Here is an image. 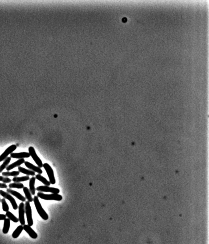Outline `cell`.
<instances>
[{
    "instance_id": "obj_1",
    "label": "cell",
    "mask_w": 209,
    "mask_h": 244,
    "mask_svg": "<svg viewBox=\"0 0 209 244\" xmlns=\"http://www.w3.org/2000/svg\"><path fill=\"white\" fill-rule=\"evenodd\" d=\"M33 199L35 208L39 216H40L45 221L48 220L49 218L48 215L42 208L41 204L39 201L38 197L34 196Z\"/></svg>"
},
{
    "instance_id": "obj_2",
    "label": "cell",
    "mask_w": 209,
    "mask_h": 244,
    "mask_svg": "<svg viewBox=\"0 0 209 244\" xmlns=\"http://www.w3.org/2000/svg\"><path fill=\"white\" fill-rule=\"evenodd\" d=\"M37 196L41 199L46 200H62V196L58 195V194H45L41 192H38L37 193Z\"/></svg>"
},
{
    "instance_id": "obj_3",
    "label": "cell",
    "mask_w": 209,
    "mask_h": 244,
    "mask_svg": "<svg viewBox=\"0 0 209 244\" xmlns=\"http://www.w3.org/2000/svg\"><path fill=\"white\" fill-rule=\"evenodd\" d=\"M25 212L26 215L27 222L28 224V225L30 226H33V221L32 218V209L30 206V202H29L28 201H25Z\"/></svg>"
},
{
    "instance_id": "obj_4",
    "label": "cell",
    "mask_w": 209,
    "mask_h": 244,
    "mask_svg": "<svg viewBox=\"0 0 209 244\" xmlns=\"http://www.w3.org/2000/svg\"><path fill=\"white\" fill-rule=\"evenodd\" d=\"M43 167L46 171L50 184L53 185L56 184V178L54 177V171L52 168L49 164H47V163H45L44 164H43Z\"/></svg>"
},
{
    "instance_id": "obj_5",
    "label": "cell",
    "mask_w": 209,
    "mask_h": 244,
    "mask_svg": "<svg viewBox=\"0 0 209 244\" xmlns=\"http://www.w3.org/2000/svg\"><path fill=\"white\" fill-rule=\"evenodd\" d=\"M28 150L29 153L30 154V156L33 159V160L35 162L36 164L38 166V167L40 168H42L43 164H42V161L40 158H39V157L38 156L34 148L32 146H30Z\"/></svg>"
},
{
    "instance_id": "obj_6",
    "label": "cell",
    "mask_w": 209,
    "mask_h": 244,
    "mask_svg": "<svg viewBox=\"0 0 209 244\" xmlns=\"http://www.w3.org/2000/svg\"><path fill=\"white\" fill-rule=\"evenodd\" d=\"M0 195L2 196L5 199H7L9 201L14 210H17L18 208V206L16 200L9 194L0 190Z\"/></svg>"
},
{
    "instance_id": "obj_7",
    "label": "cell",
    "mask_w": 209,
    "mask_h": 244,
    "mask_svg": "<svg viewBox=\"0 0 209 244\" xmlns=\"http://www.w3.org/2000/svg\"><path fill=\"white\" fill-rule=\"evenodd\" d=\"M37 191L39 192H50L52 194H58L60 193V190L59 189L57 188L50 187L47 186H40L37 187L36 189Z\"/></svg>"
},
{
    "instance_id": "obj_8",
    "label": "cell",
    "mask_w": 209,
    "mask_h": 244,
    "mask_svg": "<svg viewBox=\"0 0 209 244\" xmlns=\"http://www.w3.org/2000/svg\"><path fill=\"white\" fill-rule=\"evenodd\" d=\"M25 204L22 202L20 203L18 207V214H19L18 219L21 225H25Z\"/></svg>"
},
{
    "instance_id": "obj_9",
    "label": "cell",
    "mask_w": 209,
    "mask_h": 244,
    "mask_svg": "<svg viewBox=\"0 0 209 244\" xmlns=\"http://www.w3.org/2000/svg\"><path fill=\"white\" fill-rule=\"evenodd\" d=\"M16 149L17 146L15 145H12L7 148L5 151L1 154V156H0V162L5 160L8 157V156L9 154L12 153Z\"/></svg>"
},
{
    "instance_id": "obj_10",
    "label": "cell",
    "mask_w": 209,
    "mask_h": 244,
    "mask_svg": "<svg viewBox=\"0 0 209 244\" xmlns=\"http://www.w3.org/2000/svg\"><path fill=\"white\" fill-rule=\"evenodd\" d=\"M23 229L29 234L30 237L33 239H36L38 235L31 228V226L25 225L23 226Z\"/></svg>"
},
{
    "instance_id": "obj_11",
    "label": "cell",
    "mask_w": 209,
    "mask_h": 244,
    "mask_svg": "<svg viewBox=\"0 0 209 244\" xmlns=\"http://www.w3.org/2000/svg\"><path fill=\"white\" fill-rule=\"evenodd\" d=\"M30 154L29 153L23 152L20 153H12L10 154V157L17 159L28 158L30 157Z\"/></svg>"
},
{
    "instance_id": "obj_12",
    "label": "cell",
    "mask_w": 209,
    "mask_h": 244,
    "mask_svg": "<svg viewBox=\"0 0 209 244\" xmlns=\"http://www.w3.org/2000/svg\"><path fill=\"white\" fill-rule=\"evenodd\" d=\"M25 165L27 168L32 170L35 172L38 173V174H42V170L41 168H39L38 166H35L34 165L31 164L29 162L25 161L24 162Z\"/></svg>"
},
{
    "instance_id": "obj_13",
    "label": "cell",
    "mask_w": 209,
    "mask_h": 244,
    "mask_svg": "<svg viewBox=\"0 0 209 244\" xmlns=\"http://www.w3.org/2000/svg\"><path fill=\"white\" fill-rule=\"evenodd\" d=\"M7 192L8 193L11 194V195H13L14 196L16 197L17 198L21 201L22 202H25L26 200V198L25 197L23 196L22 195H21L20 193L16 192V191H14L13 190L11 189L10 188L7 189Z\"/></svg>"
},
{
    "instance_id": "obj_14",
    "label": "cell",
    "mask_w": 209,
    "mask_h": 244,
    "mask_svg": "<svg viewBox=\"0 0 209 244\" xmlns=\"http://www.w3.org/2000/svg\"><path fill=\"white\" fill-rule=\"evenodd\" d=\"M25 162V160L24 158L19 159L18 160L15 162H13V164H11L7 166V168H6V170L7 171H9V170H12L14 168L20 166L22 164H24Z\"/></svg>"
},
{
    "instance_id": "obj_15",
    "label": "cell",
    "mask_w": 209,
    "mask_h": 244,
    "mask_svg": "<svg viewBox=\"0 0 209 244\" xmlns=\"http://www.w3.org/2000/svg\"><path fill=\"white\" fill-rule=\"evenodd\" d=\"M35 180H36V178L34 177H32L29 180V191L31 194L33 196L35 195V192H36V188H35Z\"/></svg>"
},
{
    "instance_id": "obj_16",
    "label": "cell",
    "mask_w": 209,
    "mask_h": 244,
    "mask_svg": "<svg viewBox=\"0 0 209 244\" xmlns=\"http://www.w3.org/2000/svg\"><path fill=\"white\" fill-rule=\"evenodd\" d=\"M18 170L20 172L25 174L27 176H34L35 175V172L26 169L21 166H18Z\"/></svg>"
},
{
    "instance_id": "obj_17",
    "label": "cell",
    "mask_w": 209,
    "mask_h": 244,
    "mask_svg": "<svg viewBox=\"0 0 209 244\" xmlns=\"http://www.w3.org/2000/svg\"><path fill=\"white\" fill-rule=\"evenodd\" d=\"M23 192L25 196V198L28 200L29 202H32L33 201V198L32 197V194L30 192L29 190L27 187H25L23 188Z\"/></svg>"
},
{
    "instance_id": "obj_18",
    "label": "cell",
    "mask_w": 209,
    "mask_h": 244,
    "mask_svg": "<svg viewBox=\"0 0 209 244\" xmlns=\"http://www.w3.org/2000/svg\"><path fill=\"white\" fill-rule=\"evenodd\" d=\"M10 226V220L9 219H5L4 220V226H3V232L4 234H7L8 233L9 231V228Z\"/></svg>"
},
{
    "instance_id": "obj_19",
    "label": "cell",
    "mask_w": 209,
    "mask_h": 244,
    "mask_svg": "<svg viewBox=\"0 0 209 244\" xmlns=\"http://www.w3.org/2000/svg\"><path fill=\"white\" fill-rule=\"evenodd\" d=\"M23 230L24 229H23V227L22 225H21L18 226L13 232L12 234L13 237V238H17L19 237V235H20L21 233Z\"/></svg>"
},
{
    "instance_id": "obj_20",
    "label": "cell",
    "mask_w": 209,
    "mask_h": 244,
    "mask_svg": "<svg viewBox=\"0 0 209 244\" xmlns=\"http://www.w3.org/2000/svg\"><path fill=\"white\" fill-rule=\"evenodd\" d=\"M36 179H37L39 181L41 182L42 183H43L45 186H50L51 184L50 182L49 181L47 180L45 178L42 176L40 174H38L36 176Z\"/></svg>"
},
{
    "instance_id": "obj_21",
    "label": "cell",
    "mask_w": 209,
    "mask_h": 244,
    "mask_svg": "<svg viewBox=\"0 0 209 244\" xmlns=\"http://www.w3.org/2000/svg\"><path fill=\"white\" fill-rule=\"evenodd\" d=\"M30 180L29 176H25L22 177H14L13 179V181L14 182V183H20L21 182L26 181L29 180Z\"/></svg>"
},
{
    "instance_id": "obj_22",
    "label": "cell",
    "mask_w": 209,
    "mask_h": 244,
    "mask_svg": "<svg viewBox=\"0 0 209 244\" xmlns=\"http://www.w3.org/2000/svg\"><path fill=\"white\" fill-rule=\"evenodd\" d=\"M11 158L10 157H8L3 162V164L0 166V173L2 172L6 168L7 166H8L9 164L10 161H11Z\"/></svg>"
},
{
    "instance_id": "obj_23",
    "label": "cell",
    "mask_w": 209,
    "mask_h": 244,
    "mask_svg": "<svg viewBox=\"0 0 209 244\" xmlns=\"http://www.w3.org/2000/svg\"><path fill=\"white\" fill-rule=\"evenodd\" d=\"M5 215L10 221L11 220V221H13L14 223H17L19 221V219L15 217L12 213L9 211L6 212Z\"/></svg>"
},
{
    "instance_id": "obj_24",
    "label": "cell",
    "mask_w": 209,
    "mask_h": 244,
    "mask_svg": "<svg viewBox=\"0 0 209 244\" xmlns=\"http://www.w3.org/2000/svg\"><path fill=\"white\" fill-rule=\"evenodd\" d=\"M20 174L19 171H13L12 172H2V176H14L16 177Z\"/></svg>"
},
{
    "instance_id": "obj_25",
    "label": "cell",
    "mask_w": 209,
    "mask_h": 244,
    "mask_svg": "<svg viewBox=\"0 0 209 244\" xmlns=\"http://www.w3.org/2000/svg\"><path fill=\"white\" fill-rule=\"evenodd\" d=\"M9 188L22 189L24 187L23 184L20 183H13L9 184Z\"/></svg>"
},
{
    "instance_id": "obj_26",
    "label": "cell",
    "mask_w": 209,
    "mask_h": 244,
    "mask_svg": "<svg viewBox=\"0 0 209 244\" xmlns=\"http://www.w3.org/2000/svg\"><path fill=\"white\" fill-rule=\"evenodd\" d=\"M1 204H2V209H3V211L5 212L9 211V207L7 203H6L5 199L3 198V199H1Z\"/></svg>"
},
{
    "instance_id": "obj_27",
    "label": "cell",
    "mask_w": 209,
    "mask_h": 244,
    "mask_svg": "<svg viewBox=\"0 0 209 244\" xmlns=\"http://www.w3.org/2000/svg\"><path fill=\"white\" fill-rule=\"evenodd\" d=\"M11 180L8 177H5L0 176V181L2 182L4 184L6 183H9L11 182Z\"/></svg>"
},
{
    "instance_id": "obj_28",
    "label": "cell",
    "mask_w": 209,
    "mask_h": 244,
    "mask_svg": "<svg viewBox=\"0 0 209 244\" xmlns=\"http://www.w3.org/2000/svg\"><path fill=\"white\" fill-rule=\"evenodd\" d=\"M7 187H8V186L6 184H4V183H3V184L0 183V188H7Z\"/></svg>"
},
{
    "instance_id": "obj_29",
    "label": "cell",
    "mask_w": 209,
    "mask_h": 244,
    "mask_svg": "<svg viewBox=\"0 0 209 244\" xmlns=\"http://www.w3.org/2000/svg\"><path fill=\"white\" fill-rule=\"evenodd\" d=\"M6 215L4 214H0V221L5 220L6 219Z\"/></svg>"
},
{
    "instance_id": "obj_30",
    "label": "cell",
    "mask_w": 209,
    "mask_h": 244,
    "mask_svg": "<svg viewBox=\"0 0 209 244\" xmlns=\"http://www.w3.org/2000/svg\"><path fill=\"white\" fill-rule=\"evenodd\" d=\"M123 21H124V22H125H125H126V21H127V19H126V18H123Z\"/></svg>"
},
{
    "instance_id": "obj_31",
    "label": "cell",
    "mask_w": 209,
    "mask_h": 244,
    "mask_svg": "<svg viewBox=\"0 0 209 244\" xmlns=\"http://www.w3.org/2000/svg\"><path fill=\"white\" fill-rule=\"evenodd\" d=\"M1 201V198H0V202Z\"/></svg>"
}]
</instances>
